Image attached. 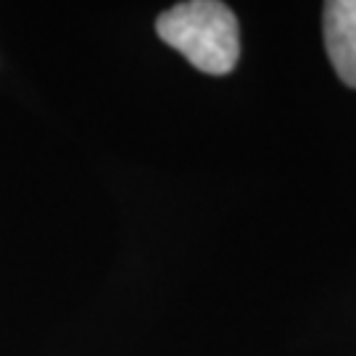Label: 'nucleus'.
I'll return each mask as SVG.
<instances>
[{
  "label": "nucleus",
  "instance_id": "f03ea898",
  "mask_svg": "<svg viewBox=\"0 0 356 356\" xmlns=\"http://www.w3.org/2000/svg\"><path fill=\"white\" fill-rule=\"evenodd\" d=\"M325 48L341 82L356 88V0H330L322 13Z\"/></svg>",
  "mask_w": 356,
  "mask_h": 356
},
{
  "label": "nucleus",
  "instance_id": "f257e3e1",
  "mask_svg": "<svg viewBox=\"0 0 356 356\" xmlns=\"http://www.w3.org/2000/svg\"><path fill=\"white\" fill-rule=\"evenodd\" d=\"M156 32L204 74H229L241 56V26L219 0L177 3L156 19Z\"/></svg>",
  "mask_w": 356,
  "mask_h": 356
}]
</instances>
